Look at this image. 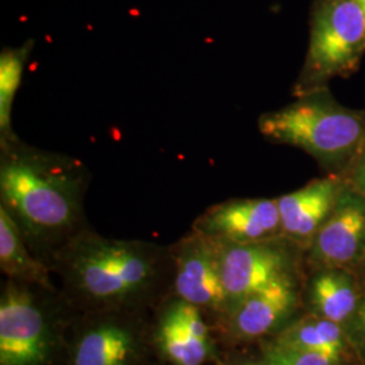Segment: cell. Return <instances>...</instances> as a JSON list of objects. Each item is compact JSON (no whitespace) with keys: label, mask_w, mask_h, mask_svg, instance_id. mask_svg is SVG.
Masks as SVG:
<instances>
[{"label":"cell","mask_w":365,"mask_h":365,"mask_svg":"<svg viewBox=\"0 0 365 365\" xmlns=\"http://www.w3.org/2000/svg\"><path fill=\"white\" fill-rule=\"evenodd\" d=\"M88 180V168L76 157L18 137L0 144V206L31 241H51L75 227Z\"/></svg>","instance_id":"1"},{"label":"cell","mask_w":365,"mask_h":365,"mask_svg":"<svg viewBox=\"0 0 365 365\" xmlns=\"http://www.w3.org/2000/svg\"><path fill=\"white\" fill-rule=\"evenodd\" d=\"M257 128L272 144L304 150L327 175L341 176L365 146V110L339 105L329 88L264 113Z\"/></svg>","instance_id":"2"},{"label":"cell","mask_w":365,"mask_h":365,"mask_svg":"<svg viewBox=\"0 0 365 365\" xmlns=\"http://www.w3.org/2000/svg\"><path fill=\"white\" fill-rule=\"evenodd\" d=\"M365 54V11L357 0H314L306 58L294 95L327 88L357 72Z\"/></svg>","instance_id":"3"},{"label":"cell","mask_w":365,"mask_h":365,"mask_svg":"<svg viewBox=\"0 0 365 365\" xmlns=\"http://www.w3.org/2000/svg\"><path fill=\"white\" fill-rule=\"evenodd\" d=\"M69 261L81 287L103 299L144 286L153 271L152 256L144 247L98 237L76 240Z\"/></svg>","instance_id":"4"},{"label":"cell","mask_w":365,"mask_h":365,"mask_svg":"<svg viewBox=\"0 0 365 365\" xmlns=\"http://www.w3.org/2000/svg\"><path fill=\"white\" fill-rule=\"evenodd\" d=\"M218 242L222 282L232 309L255 291L292 271L294 242L283 235L253 244Z\"/></svg>","instance_id":"5"},{"label":"cell","mask_w":365,"mask_h":365,"mask_svg":"<svg viewBox=\"0 0 365 365\" xmlns=\"http://www.w3.org/2000/svg\"><path fill=\"white\" fill-rule=\"evenodd\" d=\"M194 230L227 244H253L280 237L277 199H232L215 205L199 217Z\"/></svg>","instance_id":"6"},{"label":"cell","mask_w":365,"mask_h":365,"mask_svg":"<svg viewBox=\"0 0 365 365\" xmlns=\"http://www.w3.org/2000/svg\"><path fill=\"white\" fill-rule=\"evenodd\" d=\"M48 352L43 315L27 292L10 286L0 302V365H42Z\"/></svg>","instance_id":"7"},{"label":"cell","mask_w":365,"mask_h":365,"mask_svg":"<svg viewBox=\"0 0 365 365\" xmlns=\"http://www.w3.org/2000/svg\"><path fill=\"white\" fill-rule=\"evenodd\" d=\"M314 262L342 268L365 256V196L348 184L327 221L309 245Z\"/></svg>","instance_id":"8"},{"label":"cell","mask_w":365,"mask_h":365,"mask_svg":"<svg viewBox=\"0 0 365 365\" xmlns=\"http://www.w3.org/2000/svg\"><path fill=\"white\" fill-rule=\"evenodd\" d=\"M176 292L194 306L223 309L227 295L220 269V242L209 237L190 235L176 253Z\"/></svg>","instance_id":"9"},{"label":"cell","mask_w":365,"mask_h":365,"mask_svg":"<svg viewBox=\"0 0 365 365\" xmlns=\"http://www.w3.org/2000/svg\"><path fill=\"white\" fill-rule=\"evenodd\" d=\"M346 182L339 176L327 175L299 190L277 197L282 235L307 247L336 207Z\"/></svg>","instance_id":"10"},{"label":"cell","mask_w":365,"mask_h":365,"mask_svg":"<svg viewBox=\"0 0 365 365\" xmlns=\"http://www.w3.org/2000/svg\"><path fill=\"white\" fill-rule=\"evenodd\" d=\"M295 300L291 274L276 279L235 306V333L244 339H256L269 333L291 313Z\"/></svg>","instance_id":"11"},{"label":"cell","mask_w":365,"mask_h":365,"mask_svg":"<svg viewBox=\"0 0 365 365\" xmlns=\"http://www.w3.org/2000/svg\"><path fill=\"white\" fill-rule=\"evenodd\" d=\"M0 267L14 279L51 288L46 267L34 259L26 248L25 237L9 211L0 206Z\"/></svg>","instance_id":"12"},{"label":"cell","mask_w":365,"mask_h":365,"mask_svg":"<svg viewBox=\"0 0 365 365\" xmlns=\"http://www.w3.org/2000/svg\"><path fill=\"white\" fill-rule=\"evenodd\" d=\"M312 299L318 315L339 325L348 321L359 306L352 277L341 268H327L314 277Z\"/></svg>","instance_id":"13"},{"label":"cell","mask_w":365,"mask_h":365,"mask_svg":"<svg viewBox=\"0 0 365 365\" xmlns=\"http://www.w3.org/2000/svg\"><path fill=\"white\" fill-rule=\"evenodd\" d=\"M134 353L130 334L118 327H101L80 339L73 365H129Z\"/></svg>","instance_id":"14"},{"label":"cell","mask_w":365,"mask_h":365,"mask_svg":"<svg viewBox=\"0 0 365 365\" xmlns=\"http://www.w3.org/2000/svg\"><path fill=\"white\" fill-rule=\"evenodd\" d=\"M277 342L303 351L322 353L337 360H341L346 349L341 325L321 315L307 317L292 325Z\"/></svg>","instance_id":"15"},{"label":"cell","mask_w":365,"mask_h":365,"mask_svg":"<svg viewBox=\"0 0 365 365\" xmlns=\"http://www.w3.org/2000/svg\"><path fill=\"white\" fill-rule=\"evenodd\" d=\"M33 45L34 41L29 39L19 46L4 48L0 53V144L18 137L11 125L13 105Z\"/></svg>","instance_id":"16"},{"label":"cell","mask_w":365,"mask_h":365,"mask_svg":"<svg viewBox=\"0 0 365 365\" xmlns=\"http://www.w3.org/2000/svg\"><path fill=\"white\" fill-rule=\"evenodd\" d=\"M158 342L175 365H202L209 357V341L196 339L170 310L158 329Z\"/></svg>","instance_id":"17"},{"label":"cell","mask_w":365,"mask_h":365,"mask_svg":"<svg viewBox=\"0 0 365 365\" xmlns=\"http://www.w3.org/2000/svg\"><path fill=\"white\" fill-rule=\"evenodd\" d=\"M341 360L276 342L267 349L261 365H339Z\"/></svg>","instance_id":"18"},{"label":"cell","mask_w":365,"mask_h":365,"mask_svg":"<svg viewBox=\"0 0 365 365\" xmlns=\"http://www.w3.org/2000/svg\"><path fill=\"white\" fill-rule=\"evenodd\" d=\"M339 178L356 192L365 196V146Z\"/></svg>","instance_id":"19"},{"label":"cell","mask_w":365,"mask_h":365,"mask_svg":"<svg viewBox=\"0 0 365 365\" xmlns=\"http://www.w3.org/2000/svg\"><path fill=\"white\" fill-rule=\"evenodd\" d=\"M359 317H360V322H361V325H363L365 333V300L364 303H363V304L360 306V309H359Z\"/></svg>","instance_id":"20"},{"label":"cell","mask_w":365,"mask_h":365,"mask_svg":"<svg viewBox=\"0 0 365 365\" xmlns=\"http://www.w3.org/2000/svg\"><path fill=\"white\" fill-rule=\"evenodd\" d=\"M357 1H359V3H360V4H361V7H363V9H364V11H365V0H357Z\"/></svg>","instance_id":"21"},{"label":"cell","mask_w":365,"mask_h":365,"mask_svg":"<svg viewBox=\"0 0 365 365\" xmlns=\"http://www.w3.org/2000/svg\"><path fill=\"white\" fill-rule=\"evenodd\" d=\"M363 260H365V256H364V259H363Z\"/></svg>","instance_id":"22"}]
</instances>
